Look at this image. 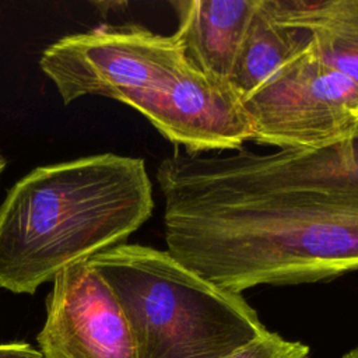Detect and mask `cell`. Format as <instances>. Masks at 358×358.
I'll return each instance as SVG.
<instances>
[{
  "label": "cell",
  "mask_w": 358,
  "mask_h": 358,
  "mask_svg": "<svg viewBox=\"0 0 358 358\" xmlns=\"http://www.w3.org/2000/svg\"><path fill=\"white\" fill-rule=\"evenodd\" d=\"M166 250L217 287L317 282L358 271V173L317 151H176L155 173Z\"/></svg>",
  "instance_id": "cell-1"
},
{
  "label": "cell",
  "mask_w": 358,
  "mask_h": 358,
  "mask_svg": "<svg viewBox=\"0 0 358 358\" xmlns=\"http://www.w3.org/2000/svg\"><path fill=\"white\" fill-rule=\"evenodd\" d=\"M152 210L143 158L105 152L34 168L0 204V287L36 292L66 267L124 243Z\"/></svg>",
  "instance_id": "cell-2"
},
{
  "label": "cell",
  "mask_w": 358,
  "mask_h": 358,
  "mask_svg": "<svg viewBox=\"0 0 358 358\" xmlns=\"http://www.w3.org/2000/svg\"><path fill=\"white\" fill-rule=\"evenodd\" d=\"M87 263L117 299L136 358H222L267 331L242 294L217 287L168 250L122 243Z\"/></svg>",
  "instance_id": "cell-3"
},
{
  "label": "cell",
  "mask_w": 358,
  "mask_h": 358,
  "mask_svg": "<svg viewBox=\"0 0 358 358\" xmlns=\"http://www.w3.org/2000/svg\"><path fill=\"white\" fill-rule=\"evenodd\" d=\"M39 67L64 105L99 95L141 115L168 99L193 70L173 34L140 25H102L62 36L43 50Z\"/></svg>",
  "instance_id": "cell-4"
},
{
  "label": "cell",
  "mask_w": 358,
  "mask_h": 358,
  "mask_svg": "<svg viewBox=\"0 0 358 358\" xmlns=\"http://www.w3.org/2000/svg\"><path fill=\"white\" fill-rule=\"evenodd\" d=\"M242 106L252 140L277 150L317 151L358 130V85L323 62L310 39Z\"/></svg>",
  "instance_id": "cell-5"
},
{
  "label": "cell",
  "mask_w": 358,
  "mask_h": 358,
  "mask_svg": "<svg viewBox=\"0 0 358 358\" xmlns=\"http://www.w3.org/2000/svg\"><path fill=\"white\" fill-rule=\"evenodd\" d=\"M52 284L38 334L43 358H136L124 313L87 260L62 270Z\"/></svg>",
  "instance_id": "cell-6"
},
{
  "label": "cell",
  "mask_w": 358,
  "mask_h": 358,
  "mask_svg": "<svg viewBox=\"0 0 358 358\" xmlns=\"http://www.w3.org/2000/svg\"><path fill=\"white\" fill-rule=\"evenodd\" d=\"M259 0H179L173 32L189 63L210 80L229 85L248 24Z\"/></svg>",
  "instance_id": "cell-7"
},
{
  "label": "cell",
  "mask_w": 358,
  "mask_h": 358,
  "mask_svg": "<svg viewBox=\"0 0 358 358\" xmlns=\"http://www.w3.org/2000/svg\"><path fill=\"white\" fill-rule=\"evenodd\" d=\"M271 17L305 32L317 55L358 85V0H264Z\"/></svg>",
  "instance_id": "cell-8"
},
{
  "label": "cell",
  "mask_w": 358,
  "mask_h": 358,
  "mask_svg": "<svg viewBox=\"0 0 358 358\" xmlns=\"http://www.w3.org/2000/svg\"><path fill=\"white\" fill-rule=\"evenodd\" d=\"M308 42L309 36L305 32L277 22L266 8L264 0H259L229 80V85L241 102L278 67L301 52Z\"/></svg>",
  "instance_id": "cell-9"
},
{
  "label": "cell",
  "mask_w": 358,
  "mask_h": 358,
  "mask_svg": "<svg viewBox=\"0 0 358 358\" xmlns=\"http://www.w3.org/2000/svg\"><path fill=\"white\" fill-rule=\"evenodd\" d=\"M309 348L298 341H289L273 331L238 348L222 358H308Z\"/></svg>",
  "instance_id": "cell-10"
},
{
  "label": "cell",
  "mask_w": 358,
  "mask_h": 358,
  "mask_svg": "<svg viewBox=\"0 0 358 358\" xmlns=\"http://www.w3.org/2000/svg\"><path fill=\"white\" fill-rule=\"evenodd\" d=\"M0 358H43L39 350L25 343L0 344Z\"/></svg>",
  "instance_id": "cell-11"
},
{
  "label": "cell",
  "mask_w": 358,
  "mask_h": 358,
  "mask_svg": "<svg viewBox=\"0 0 358 358\" xmlns=\"http://www.w3.org/2000/svg\"><path fill=\"white\" fill-rule=\"evenodd\" d=\"M344 161L358 173V130L354 136L341 144H337Z\"/></svg>",
  "instance_id": "cell-12"
},
{
  "label": "cell",
  "mask_w": 358,
  "mask_h": 358,
  "mask_svg": "<svg viewBox=\"0 0 358 358\" xmlns=\"http://www.w3.org/2000/svg\"><path fill=\"white\" fill-rule=\"evenodd\" d=\"M343 358H358V347H355L354 350L348 351Z\"/></svg>",
  "instance_id": "cell-13"
},
{
  "label": "cell",
  "mask_w": 358,
  "mask_h": 358,
  "mask_svg": "<svg viewBox=\"0 0 358 358\" xmlns=\"http://www.w3.org/2000/svg\"><path fill=\"white\" fill-rule=\"evenodd\" d=\"M4 168H6V159H4V158L0 155V175L3 173Z\"/></svg>",
  "instance_id": "cell-14"
}]
</instances>
